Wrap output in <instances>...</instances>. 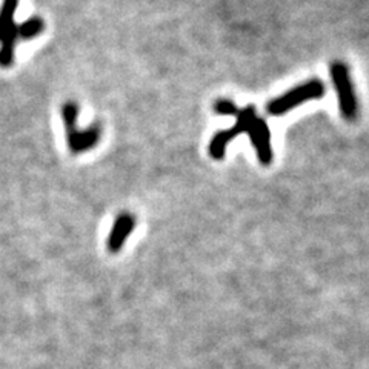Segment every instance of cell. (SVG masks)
<instances>
[{
  "mask_svg": "<svg viewBox=\"0 0 369 369\" xmlns=\"http://www.w3.org/2000/svg\"><path fill=\"white\" fill-rule=\"evenodd\" d=\"M62 117H64L68 146L74 154H80L93 150L94 146L100 142V127L93 125L91 128L80 131L78 128V117H79V105L75 102H66L62 108Z\"/></svg>",
  "mask_w": 369,
  "mask_h": 369,
  "instance_id": "6da1fadb",
  "label": "cell"
},
{
  "mask_svg": "<svg viewBox=\"0 0 369 369\" xmlns=\"http://www.w3.org/2000/svg\"><path fill=\"white\" fill-rule=\"evenodd\" d=\"M326 93L325 83L318 79H311L308 82L302 83V85L294 87L289 89L288 93L277 97V99L271 100L267 107L268 114L271 116H283L289 113L292 108H297L303 105L306 102L317 100L320 97H323Z\"/></svg>",
  "mask_w": 369,
  "mask_h": 369,
  "instance_id": "3957f363",
  "label": "cell"
},
{
  "mask_svg": "<svg viewBox=\"0 0 369 369\" xmlns=\"http://www.w3.org/2000/svg\"><path fill=\"white\" fill-rule=\"evenodd\" d=\"M19 0H3L0 8V66L8 68L14 64L16 42L19 39V25L14 22V12L17 10Z\"/></svg>",
  "mask_w": 369,
  "mask_h": 369,
  "instance_id": "277c9868",
  "label": "cell"
},
{
  "mask_svg": "<svg viewBox=\"0 0 369 369\" xmlns=\"http://www.w3.org/2000/svg\"><path fill=\"white\" fill-rule=\"evenodd\" d=\"M214 111L219 116H237L239 108L233 100L229 99H219L214 103Z\"/></svg>",
  "mask_w": 369,
  "mask_h": 369,
  "instance_id": "9c48e42d",
  "label": "cell"
},
{
  "mask_svg": "<svg viewBox=\"0 0 369 369\" xmlns=\"http://www.w3.org/2000/svg\"><path fill=\"white\" fill-rule=\"evenodd\" d=\"M330 73L339 97L340 114H342L345 120L354 122L359 117V100L356 91H354L350 68H348L345 62L336 60L331 64Z\"/></svg>",
  "mask_w": 369,
  "mask_h": 369,
  "instance_id": "7a4b0ae2",
  "label": "cell"
},
{
  "mask_svg": "<svg viewBox=\"0 0 369 369\" xmlns=\"http://www.w3.org/2000/svg\"><path fill=\"white\" fill-rule=\"evenodd\" d=\"M257 159L262 165H271L273 162V143H271V131L268 123L262 117H255L248 129Z\"/></svg>",
  "mask_w": 369,
  "mask_h": 369,
  "instance_id": "8992f818",
  "label": "cell"
},
{
  "mask_svg": "<svg viewBox=\"0 0 369 369\" xmlns=\"http://www.w3.org/2000/svg\"><path fill=\"white\" fill-rule=\"evenodd\" d=\"M235 117H237V120H235L233 128L215 132V136L210 142V146H208V152H210V156L213 159H215V160L224 159L226 154L228 145L231 143L235 137H239L240 134H243V132H248L251 123H253V120L257 117L255 108L253 105L242 108V109H239V113Z\"/></svg>",
  "mask_w": 369,
  "mask_h": 369,
  "instance_id": "5b68a950",
  "label": "cell"
},
{
  "mask_svg": "<svg viewBox=\"0 0 369 369\" xmlns=\"http://www.w3.org/2000/svg\"><path fill=\"white\" fill-rule=\"evenodd\" d=\"M134 226H136V219L128 213L120 214L119 217L114 220V225L111 228V233L108 235V242H107L109 253L113 254L119 253V251L123 248L125 242L128 240Z\"/></svg>",
  "mask_w": 369,
  "mask_h": 369,
  "instance_id": "52a82bcc",
  "label": "cell"
},
{
  "mask_svg": "<svg viewBox=\"0 0 369 369\" xmlns=\"http://www.w3.org/2000/svg\"><path fill=\"white\" fill-rule=\"evenodd\" d=\"M45 24L40 17H31L30 20L19 25V39L31 40L34 37H37L39 34L44 31Z\"/></svg>",
  "mask_w": 369,
  "mask_h": 369,
  "instance_id": "ba28073f",
  "label": "cell"
}]
</instances>
